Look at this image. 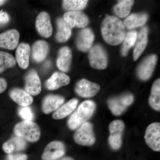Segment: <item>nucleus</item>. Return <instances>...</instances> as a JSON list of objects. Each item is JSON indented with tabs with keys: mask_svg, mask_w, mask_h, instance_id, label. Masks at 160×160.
I'll list each match as a JSON object with an SVG mask.
<instances>
[{
	"mask_svg": "<svg viewBox=\"0 0 160 160\" xmlns=\"http://www.w3.org/2000/svg\"><path fill=\"white\" fill-rule=\"evenodd\" d=\"M102 33L106 43L112 46H117L124 40L125 27L118 18L108 16L102 24Z\"/></svg>",
	"mask_w": 160,
	"mask_h": 160,
	"instance_id": "nucleus-1",
	"label": "nucleus"
},
{
	"mask_svg": "<svg viewBox=\"0 0 160 160\" xmlns=\"http://www.w3.org/2000/svg\"><path fill=\"white\" fill-rule=\"evenodd\" d=\"M95 109V103L91 100H87L81 103L69 118L67 122L69 129L75 130L86 122L87 120L92 116Z\"/></svg>",
	"mask_w": 160,
	"mask_h": 160,
	"instance_id": "nucleus-2",
	"label": "nucleus"
},
{
	"mask_svg": "<svg viewBox=\"0 0 160 160\" xmlns=\"http://www.w3.org/2000/svg\"><path fill=\"white\" fill-rule=\"evenodd\" d=\"M13 130L16 135L31 142H38L41 137L39 127L32 121H22L15 125Z\"/></svg>",
	"mask_w": 160,
	"mask_h": 160,
	"instance_id": "nucleus-3",
	"label": "nucleus"
},
{
	"mask_svg": "<svg viewBox=\"0 0 160 160\" xmlns=\"http://www.w3.org/2000/svg\"><path fill=\"white\" fill-rule=\"evenodd\" d=\"M75 142L83 146H91L95 142L93 126L89 122L83 124L78 128L73 136Z\"/></svg>",
	"mask_w": 160,
	"mask_h": 160,
	"instance_id": "nucleus-4",
	"label": "nucleus"
},
{
	"mask_svg": "<svg viewBox=\"0 0 160 160\" xmlns=\"http://www.w3.org/2000/svg\"><path fill=\"white\" fill-rule=\"evenodd\" d=\"M110 132L108 141L109 146L113 150H118L122 145V137L125 124L120 120H115L110 123L109 126Z\"/></svg>",
	"mask_w": 160,
	"mask_h": 160,
	"instance_id": "nucleus-5",
	"label": "nucleus"
},
{
	"mask_svg": "<svg viewBox=\"0 0 160 160\" xmlns=\"http://www.w3.org/2000/svg\"><path fill=\"white\" fill-rule=\"evenodd\" d=\"M89 58L90 66L94 69H105L107 66V54L102 47L100 45H95L91 48Z\"/></svg>",
	"mask_w": 160,
	"mask_h": 160,
	"instance_id": "nucleus-6",
	"label": "nucleus"
},
{
	"mask_svg": "<svg viewBox=\"0 0 160 160\" xmlns=\"http://www.w3.org/2000/svg\"><path fill=\"white\" fill-rule=\"evenodd\" d=\"M133 102V96L131 94H126L119 97L110 99L107 103L112 114L119 116L122 114Z\"/></svg>",
	"mask_w": 160,
	"mask_h": 160,
	"instance_id": "nucleus-7",
	"label": "nucleus"
},
{
	"mask_svg": "<svg viewBox=\"0 0 160 160\" xmlns=\"http://www.w3.org/2000/svg\"><path fill=\"white\" fill-rule=\"evenodd\" d=\"M66 153V147L60 141H53L48 144L43 151L42 160H56L61 158Z\"/></svg>",
	"mask_w": 160,
	"mask_h": 160,
	"instance_id": "nucleus-8",
	"label": "nucleus"
},
{
	"mask_svg": "<svg viewBox=\"0 0 160 160\" xmlns=\"http://www.w3.org/2000/svg\"><path fill=\"white\" fill-rule=\"evenodd\" d=\"M145 139L147 145L153 151H160V123H152L147 127Z\"/></svg>",
	"mask_w": 160,
	"mask_h": 160,
	"instance_id": "nucleus-9",
	"label": "nucleus"
},
{
	"mask_svg": "<svg viewBox=\"0 0 160 160\" xmlns=\"http://www.w3.org/2000/svg\"><path fill=\"white\" fill-rule=\"evenodd\" d=\"M100 90L99 85L83 79L78 82L75 90L81 97L90 98L96 95Z\"/></svg>",
	"mask_w": 160,
	"mask_h": 160,
	"instance_id": "nucleus-10",
	"label": "nucleus"
},
{
	"mask_svg": "<svg viewBox=\"0 0 160 160\" xmlns=\"http://www.w3.org/2000/svg\"><path fill=\"white\" fill-rule=\"evenodd\" d=\"M63 18L71 28H85L89 24L88 18L82 12L69 11L65 13Z\"/></svg>",
	"mask_w": 160,
	"mask_h": 160,
	"instance_id": "nucleus-11",
	"label": "nucleus"
},
{
	"mask_svg": "<svg viewBox=\"0 0 160 160\" xmlns=\"http://www.w3.org/2000/svg\"><path fill=\"white\" fill-rule=\"evenodd\" d=\"M36 28L39 33L45 38L50 37L52 27L49 14L46 12H40L36 20Z\"/></svg>",
	"mask_w": 160,
	"mask_h": 160,
	"instance_id": "nucleus-12",
	"label": "nucleus"
},
{
	"mask_svg": "<svg viewBox=\"0 0 160 160\" xmlns=\"http://www.w3.org/2000/svg\"><path fill=\"white\" fill-rule=\"evenodd\" d=\"M25 90L29 94L36 96L42 90L41 80L37 72L33 69L30 70L25 77Z\"/></svg>",
	"mask_w": 160,
	"mask_h": 160,
	"instance_id": "nucleus-13",
	"label": "nucleus"
},
{
	"mask_svg": "<svg viewBox=\"0 0 160 160\" xmlns=\"http://www.w3.org/2000/svg\"><path fill=\"white\" fill-rule=\"evenodd\" d=\"M19 32L13 29L0 34V47L13 50L18 47L19 41Z\"/></svg>",
	"mask_w": 160,
	"mask_h": 160,
	"instance_id": "nucleus-14",
	"label": "nucleus"
},
{
	"mask_svg": "<svg viewBox=\"0 0 160 160\" xmlns=\"http://www.w3.org/2000/svg\"><path fill=\"white\" fill-rule=\"evenodd\" d=\"M157 61L156 55H152L141 63L138 69V75L140 79L146 81L150 78Z\"/></svg>",
	"mask_w": 160,
	"mask_h": 160,
	"instance_id": "nucleus-15",
	"label": "nucleus"
},
{
	"mask_svg": "<svg viewBox=\"0 0 160 160\" xmlns=\"http://www.w3.org/2000/svg\"><path fill=\"white\" fill-rule=\"evenodd\" d=\"M64 102L65 98L61 96L52 94L46 96L42 103V110L45 114H49L58 109Z\"/></svg>",
	"mask_w": 160,
	"mask_h": 160,
	"instance_id": "nucleus-16",
	"label": "nucleus"
},
{
	"mask_svg": "<svg viewBox=\"0 0 160 160\" xmlns=\"http://www.w3.org/2000/svg\"><path fill=\"white\" fill-rule=\"evenodd\" d=\"M94 38V34L91 29L89 28L82 29L80 31L77 39L78 49L83 52L88 51L91 48Z\"/></svg>",
	"mask_w": 160,
	"mask_h": 160,
	"instance_id": "nucleus-17",
	"label": "nucleus"
},
{
	"mask_svg": "<svg viewBox=\"0 0 160 160\" xmlns=\"http://www.w3.org/2000/svg\"><path fill=\"white\" fill-rule=\"evenodd\" d=\"M70 82V78L62 72H56L47 80L46 83V88L49 90H56L67 86Z\"/></svg>",
	"mask_w": 160,
	"mask_h": 160,
	"instance_id": "nucleus-18",
	"label": "nucleus"
},
{
	"mask_svg": "<svg viewBox=\"0 0 160 160\" xmlns=\"http://www.w3.org/2000/svg\"><path fill=\"white\" fill-rule=\"evenodd\" d=\"M9 96L13 101L22 107H26L33 102L32 97L26 90L14 88L9 92Z\"/></svg>",
	"mask_w": 160,
	"mask_h": 160,
	"instance_id": "nucleus-19",
	"label": "nucleus"
},
{
	"mask_svg": "<svg viewBox=\"0 0 160 160\" xmlns=\"http://www.w3.org/2000/svg\"><path fill=\"white\" fill-rule=\"evenodd\" d=\"M30 47L29 44L21 43L18 46L16 52V58L19 66L23 69L28 68L29 65V58Z\"/></svg>",
	"mask_w": 160,
	"mask_h": 160,
	"instance_id": "nucleus-20",
	"label": "nucleus"
},
{
	"mask_svg": "<svg viewBox=\"0 0 160 160\" xmlns=\"http://www.w3.org/2000/svg\"><path fill=\"white\" fill-rule=\"evenodd\" d=\"M71 60L72 52L69 47L65 46L61 48L57 60V65L58 69L64 72L69 71Z\"/></svg>",
	"mask_w": 160,
	"mask_h": 160,
	"instance_id": "nucleus-21",
	"label": "nucleus"
},
{
	"mask_svg": "<svg viewBox=\"0 0 160 160\" xmlns=\"http://www.w3.org/2000/svg\"><path fill=\"white\" fill-rule=\"evenodd\" d=\"M26 147V140L20 137L12 138L3 144V151L7 154H11L15 151H20L24 150Z\"/></svg>",
	"mask_w": 160,
	"mask_h": 160,
	"instance_id": "nucleus-22",
	"label": "nucleus"
},
{
	"mask_svg": "<svg viewBox=\"0 0 160 160\" xmlns=\"http://www.w3.org/2000/svg\"><path fill=\"white\" fill-rule=\"evenodd\" d=\"M49 51V46L46 41L40 40L36 42L32 47V56L37 62H41L46 59Z\"/></svg>",
	"mask_w": 160,
	"mask_h": 160,
	"instance_id": "nucleus-23",
	"label": "nucleus"
},
{
	"mask_svg": "<svg viewBox=\"0 0 160 160\" xmlns=\"http://www.w3.org/2000/svg\"><path fill=\"white\" fill-rule=\"evenodd\" d=\"M78 103V100L77 99L73 98L69 100L55 111L52 114V118L54 119L59 120L66 118L76 109Z\"/></svg>",
	"mask_w": 160,
	"mask_h": 160,
	"instance_id": "nucleus-24",
	"label": "nucleus"
},
{
	"mask_svg": "<svg viewBox=\"0 0 160 160\" xmlns=\"http://www.w3.org/2000/svg\"><path fill=\"white\" fill-rule=\"evenodd\" d=\"M57 25L58 31L56 39L60 42H66L71 37V28L62 18H59L57 20Z\"/></svg>",
	"mask_w": 160,
	"mask_h": 160,
	"instance_id": "nucleus-25",
	"label": "nucleus"
},
{
	"mask_svg": "<svg viewBox=\"0 0 160 160\" xmlns=\"http://www.w3.org/2000/svg\"><path fill=\"white\" fill-rule=\"evenodd\" d=\"M148 29L144 27L140 31L137 39L136 44L133 51V60L137 61L146 49L147 44Z\"/></svg>",
	"mask_w": 160,
	"mask_h": 160,
	"instance_id": "nucleus-26",
	"label": "nucleus"
},
{
	"mask_svg": "<svg viewBox=\"0 0 160 160\" xmlns=\"http://www.w3.org/2000/svg\"><path fill=\"white\" fill-rule=\"evenodd\" d=\"M148 19L146 13L132 14L128 17L124 21V25L128 29H132L142 26Z\"/></svg>",
	"mask_w": 160,
	"mask_h": 160,
	"instance_id": "nucleus-27",
	"label": "nucleus"
},
{
	"mask_svg": "<svg viewBox=\"0 0 160 160\" xmlns=\"http://www.w3.org/2000/svg\"><path fill=\"white\" fill-rule=\"evenodd\" d=\"M149 103L152 109L156 111L160 110V80L155 81L152 87Z\"/></svg>",
	"mask_w": 160,
	"mask_h": 160,
	"instance_id": "nucleus-28",
	"label": "nucleus"
},
{
	"mask_svg": "<svg viewBox=\"0 0 160 160\" xmlns=\"http://www.w3.org/2000/svg\"><path fill=\"white\" fill-rule=\"evenodd\" d=\"M134 4V1L130 0L119 1L113 8L115 14L120 18H124L129 14Z\"/></svg>",
	"mask_w": 160,
	"mask_h": 160,
	"instance_id": "nucleus-29",
	"label": "nucleus"
},
{
	"mask_svg": "<svg viewBox=\"0 0 160 160\" xmlns=\"http://www.w3.org/2000/svg\"><path fill=\"white\" fill-rule=\"evenodd\" d=\"M137 37V32L135 31L129 32L125 36L122 48V53L123 56L127 55L129 49L135 44Z\"/></svg>",
	"mask_w": 160,
	"mask_h": 160,
	"instance_id": "nucleus-30",
	"label": "nucleus"
},
{
	"mask_svg": "<svg viewBox=\"0 0 160 160\" xmlns=\"http://www.w3.org/2000/svg\"><path fill=\"white\" fill-rule=\"evenodd\" d=\"M15 65V60L11 54L0 51V73L8 68L14 67Z\"/></svg>",
	"mask_w": 160,
	"mask_h": 160,
	"instance_id": "nucleus-31",
	"label": "nucleus"
},
{
	"mask_svg": "<svg viewBox=\"0 0 160 160\" xmlns=\"http://www.w3.org/2000/svg\"><path fill=\"white\" fill-rule=\"evenodd\" d=\"M88 1L65 0L63 1V7L70 11H79L86 7Z\"/></svg>",
	"mask_w": 160,
	"mask_h": 160,
	"instance_id": "nucleus-32",
	"label": "nucleus"
},
{
	"mask_svg": "<svg viewBox=\"0 0 160 160\" xmlns=\"http://www.w3.org/2000/svg\"><path fill=\"white\" fill-rule=\"evenodd\" d=\"M18 114L25 121H32L33 120V112L29 106L20 107L18 110Z\"/></svg>",
	"mask_w": 160,
	"mask_h": 160,
	"instance_id": "nucleus-33",
	"label": "nucleus"
},
{
	"mask_svg": "<svg viewBox=\"0 0 160 160\" xmlns=\"http://www.w3.org/2000/svg\"><path fill=\"white\" fill-rule=\"evenodd\" d=\"M27 156L24 153L9 154L7 156L6 160H27Z\"/></svg>",
	"mask_w": 160,
	"mask_h": 160,
	"instance_id": "nucleus-34",
	"label": "nucleus"
},
{
	"mask_svg": "<svg viewBox=\"0 0 160 160\" xmlns=\"http://www.w3.org/2000/svg\"><path fill=\"white\" fill-rule=\"evenodd\" d=\"M10 20L9 15L2 10L0 11V26H5Z\"/></svg>",
	"mask_w": 160,
	"mask_h": 160,
	"instance_id": "nucleus-35",
	"label": "nucleus"
},
{
	"mask_svg": "<svg viewBox=\"0 0 160 160\" xmlns=\"http://www.w3.org/2000/svg\"><path fill=\"white\" fill-rule=\"evenodd\" d=\"M7 87L6 80L3 78H0V94L6 90Z\"/></svg>",
	"mask_w": 160,
	"mask_h": 160,
	"instance_id": "nucleus-36",
	"label": "nucleus"
},
{
	"mask_svg": "<svg viewBox=\"0 0 160 160\" xmlns=\"http://www.w3.org/2000/svg\"><path fill=\"white\" fill-rule=\"evenodd\" d=\"M58 160H74V159L70 157H66L60 159Z\"/></svg>",
	"mask_w": 160,
	"mask_h": 160,
	"instance_id": "nucleus-37",
	"label": "nucleus"
},
{
	"mask_svg": "<svg viewBox=\"0 0 160 160\" xmlns=\"http://www.w3.org/2000/svg\"><path fill=\"white\" fill-rule=\"evenodd\" d=\"M6 1H4V0H0V6H2V5H4Z\"/></svg>",
	"mask_w": 160,
	"mask_h": 160,
	"instance_id": "nucleus-38",
	"label": "nucleus"
}]
</instances>
